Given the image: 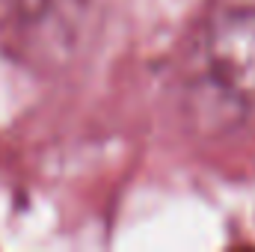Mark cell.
<instances>
[{"label":"cell","mask_w":255,"mask_h":252,"mask_svg":"<svg viewBox=\"0 0 255 252\" xmlns=\"http://www.w3.org/2000/svg\"><path fill=\"white\" fill-rule=\"evenodd\" d=\"M187 101L211 130L255 127V6L214 15L187 57Z\"/></svg>","instance_id":"1"}]
</instances>
